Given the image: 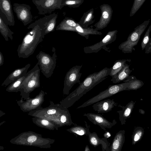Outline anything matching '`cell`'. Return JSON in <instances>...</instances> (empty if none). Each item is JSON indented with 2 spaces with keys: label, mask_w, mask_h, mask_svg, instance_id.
<instances>
[{
  "label": "cell",
  "mask_w": 151,
  "mask_h": 151,
  "mask_svg": "<svg viewBox=\"0 0 151 151\" xmlns=\"http://www.w3.org/2000/svg\"><path fill=\"white\" fill-rule=\"evenodd\" d=\"M45 25L41 18L30 24L27 29H31L19 45L17 51L19 58H27L34 53L38 44L45 37Z\"/></svg>",
  "instance_id": "cell-1"
},
{
  "label": "cell",
  "mask_w": 151,
  "mask_h": 151,
  "mask_svg": "<svg viewBox=\"0 0 151 151\" xmlns=\"http://www.w3.org/2000/svg\"><path fill=\"white\" fill-rule=\"evenodd\" d=\"M110 70L111 68L105 67L99 72L89 75L76 89L60 102L61 105L67 109L72 106L83 95L107 78Z\"/></svg>",
  "instance_id": "cell-2"
},
{
  "label": "cell",
  "mask_w": 151,
  "mask_h": 151,
  "mask_svg": "<svg viewBox=\"0 0 151 151\" xmlns=\"http://www.w3.org/2000/svg\"><path fill=\"white\" fill-rule=\"evenodd\" d=\"M150 22V19L144 21L135 27L128 36L127 40L119 45L118 48L124 53H132L135 50L134 47L137 45L142 35Z\"/></svg>",
  "instance_id": "cell-3"
},
{
  "label": "cell",
  "mask_w": 151,
  "mask_h": 151,
  "mask_svg": "<svg viewBox=\"0 0 151 151\" xmlns=\"http://www.w3.org/2000/svg\"><path fill=\"white\" fill-rule=\"evenodd\" d=\"M52 51V56L42 51H40L36 56L41 72L46 78L52 76L56 65L57 56L53 47Z\"/></svg>",
  "instance_id": "cell-4"
},
{
  "label": "cell",
  "mask_w": 151,
  "mask_h": 151,
  "mask_svg": "<svg viewBox=\"0 0 151 151\" xmlns=\"http://www.w3.org/2000/svg\"><path fill=\"white\" fill-rule=\"evenodd\" d=\"M129 85V82H124L120 84L109 85L106 89L89 99L81 105L78 106L77 109H80L88 106L121 91H125Z\"/></svg>",
  "instance_id": "cell-5"
},
{
  "label": "cell",
  "mask_w": 151,
  "mask_h": 151,
  "mask_svg": "<svg viewBox=\"0 0 151 151\" xmlns=\"http://www.w3.org/2000/svg\"><path fill=\"white\" fill-rule=\"evenodd\" d=\"M40 70L37 63L31 70L26 73L25 78L18 91L28 93L40 87Z\"/></svg>",
  "instance_id": "cell-6"
},
{
  "label": "cell",
  "mask_w": 151,
  "mask_h": 151,
  "mask_svg": "<svg viewBox=\"0 0 151 151\" xmlns=\"http://www.w3.org/2000/svg\"><path fill=\"white\" fill-rule=\"evenodd\" d=\"M117 30H115L108 32L105 37L99 42L91 46L85 47L83 48L84 53L86 54L97 53L101 49H104L110 52L109 48L106 46L115 41L116 38Z\"/></svg>",
  "instance_id": "cell-7"
},
{
  "label": "cell",
  "mask_w": 151,
  "mask_h": 151,
  "mask_svg": "<svg viewBox=\"0 0 151 151\" xmlns=\"http://www.w3.org/2000/svg\"><path fill=\"white\" fill-rule=\"evenodd\" d=\"M82 65H76L71 68L67 72L64 81L63 94L68 95L73 86L77 83L81 82L80 79L82 75L80 72Z\"/></svg>",
  "instance_id": "cell-8"
},
{
  "label": "cell",
  "mask_w": 151,
  "mask_h": 151,
  "mask_svg": "<svg viewBox=\"0 0 151 151\" xmlns=\"http://www.w3.org/2000/svg\"><path fill=\"white\" fill-rule=\"evenodd\" d=\"M38 11V14H51L56 9H61L63 7L61 0H32Z\"/></svg>",
  "instance_id": "cell-9"
},
{
  "label": "cell",
  "mask_w": 151,
  "mask_h": 151,
  "mask_svg": "<svg viewBox=\"0 0 151 151\" xmlns=\"http://www.w3.org/2000/svg\"><path fill=\"white\" fill-rule=\"evenodd\" d=\"M13 10L16 14L18 19L22 22L25 26L32 21V16L31 11V7L28 4L14 3Z\"/></svg>",
  "instance_id": "cell-10"
},
{
  "label": "cell",
  "mask_w": 151,
  "mask_h": 151,
  "mask_svg": "<svg viewBox=\"0 0 151 151\" xmlns=\"http://www.w3.org/2000/svg\"><path fill=\"white\" fill-rule=\"evenodd\" d=\"M0 16L8 25H14V17L10 0H0Z\"/></svg>",
  "instance_id": "cell-11"
},
{
  "label": "cell",
  "mask_w": 151,
  "mask_h": 151,
  "mask_svg": "<svg viewBox=\"0 0 151 151\" xmlns=\"http://www.w3.org/2000/svg\"><path fill=\"white\" fill-rule=\"evenodd\" d=\"M83 115L93 124L99 126L104 131L106 130V128L110 129L117 123L115 119H114L112 122H110L102 115L98 114L87 113L84 114Z\"/></svg>",
  "instance_id": "cell-12"
},
{
  "label": "cell",
  "mask_w": 151,
  "mask_h": 151,
  "mask_svg": "<svg viewBox=\"0 0 151 151\" xmlns=\"http://www.w3.org/2000/svg\"><path fill=\"white\" fill-rule=\"evenodd\" d=\"M117 105L114 99H108L94 103L92 106L93 109L98 113H106L111 111Z\"/></svg>",
  "instance_id": "cell-13"
},
{
  "label": "cell",
  "mask_w": 151,
  "mask_h": 151,
  "mask_svg": "<svg viewBox=\"0 0 151 151\" xmlns=\"http://www.w3.org/2000/svg\"><path fill=\"white\" fill-rule=\"evenodd\" d=\"M88 136L89 143L93 147H96L101 145L102 151H109V144L107 139L100 138L95 132H90Z\"/></svg>",
  "instance_id": "cell-14"
},
{
  "label": "cell",
  "mask_w": 151,
  "mask_h": 151,
  "mask_svg": "<svg viewBox=\"0 0 151 151\" xmlns=\"http://www.w3.org/2000/svg\"><path fill=\"white\" fill-rule=\"evenodd\" d=\"M135 103V102L131 101L125 106L120 105L118 106L122 109V110L117 111L119 114V120L122 125L125 124L127 119L130 117Z\"/></svg>",
  "instance_id": "cell-15"
},
{
  "label": "cell",
  "mask_w": 151,
  "mask_h": 151,
  "mask_svg": "<svg viewBox=\"0 0 151 151\" xmlns=\"http://www.w3.org/2000/svg\"><path fill=\"white\" fill-rule=\"evenodd\" d=\"M30 66V64H28L23 67L15 69L8 76L2 84L1 86H7L27 73Z\"/></svg>",
  "instance_id": "cell-16"
},
{
  "label": "cell",
  "mask_w": 151,
  "mask_h": 151,
  "mask_svg": "<svg viewBox=\"0 0 151 151\" xmlns=\"http://www.w3.org/2000/svg\"><path fill=\"white\" fill-rule=\"evenodd\" d=\"M125 131L121 130L114 136L109 147V151H121L125 142Z\"/></svg>",
  "instance_id": "cell-17"
},
{
  "label": "cell",
  "mask_w": 151,
  "mask_h": 151,
  "mask_svg": "<svg viewBox=\"0 0 151 151\" xmlns=\"http://www.w3.org/2000/svg\"><path fill=\"white\" fill-rule=\"evenodd\" d=\"M129 66L126 63L117 74L112 77L111 81L114 83H116L125 80L132 71L130 69Z\"/></svg>",
  "instance_id": "cell-18"
},
{
  "label": "cell",
  "mask_w": 151,
  "mask_h": 151,
  "mask_svg": "<svg viewBox=\"0 0 151 151\" xmlns=\"http://www.w3.org/2000/svg\"><path fill=\"white\" fill-rule=\"evenodd\" d=\"M58 14L55 13L45 16L42 18L45 25V35L54 31L56 26Z\"/></svg>",
  "instance_id": "cell-19"
},
{
  "label": "cell",
  "mask_w": 151,
  "mask_h": 151,
  "mask_svg": "<svg viewBox=\"0 0 151 151\" xmlns=\"http://www.w3.org/2000/svg\"><path fill=\"white\" fill-rule=\"evenodd\" d=\"M78 24L72 19L65 17L56 27V30L76 32V28Z\"/></svg>",
  "instance_id": "cell-20"
},
{
  "label": "cell",
  "mask_w": 151,
  "mask_h": 151,
  "mask_svg": "<svg viewBox=\"0 0 151 151\" xmlns=\"http://www.w3.org/2000/svg\"><path fill=\"white\" fill-rule=\"evenodd\" d=\"M84 122L85 127L76 124L67 129L66 130L70 133L73 134L76 137L79 136H88L90 132V126L88 125L86 121H85Z\"/></svg>",
  "instance_id": "cell-21"
},
{
  "label": "cell",
  "mask_w": 151,
  "mask_h": 151,
  "mask_svg": "<svg viewBox=\"0 0 151 151\" xmlns=\"http://www.w3.org/2000/svg\"><path fill=\"white\" fill-rule=\"evenodd\" d=\"M76 32L78 35L88 39L90 35H101L102 33L101 32L90 27L84 28L79 24L76 28Z\"/></svg>",
  "instance_id": "cell-22"
},
{
  "label": "cell",
  "mask_w": 151,
  "mask_h": 151,
  "mask_svg": "<svg viewBox=\"0 0 151 151\" xmlns=\"http://www.w3.org/2000/svg\"><path fill=\"white\" fill-rule=\"evenodd\" d=\"M123 82L129 83V85L126 88L125 91L137 90L141 88L144 85V83L142 81L137 79L133 76H129Z\"/></svg>",
  "instance_id": "cell-23"
},
{
  "label": "cell",
  "mask_w": 151,
  "mask_h": 151,
  "mask_svg": "<svg viewBox=\"0 0 151 151\" xmlns=\"http://www.w3.org/2000/svg\"><path fill=\"white\" fill-rule=\"evenodd\" d=\"M102 10L103 11L100 20L94 25L96 27L95 29L97 30L102 29L106 27L110 21L111 16L110 12L107 11V10Z\"/></svg>",
  "instance_id": "cell-24"
},
{
  "label": "cell",
  "mask_w": 151,
  "mask_h": 151,
  "mask_svg": "<svg viewBox=\"0 0 151 151\" xmlns=\"http://www.w3.org/2000/svg\"><path fill=\"white\" fill-rule=\"evenodd\" d=\"M0 32L6 41H8L9 37L11 40H13L12 35L14 34V32L10 30L8 27V25L4 22L0 16Z\"/></svg>",
  "instance_id": "cell-25"
},
{
  "label": "cell",
  "mask_w": 151,
  "mask_h": 151,
  "mask_svg": "<svg viewBox=\"0 0 151 151\" xmlns=\"http://www.w3.org/2000/svg\"><path fill=\"white\" fill-rule=\"evenodd\" d=\"M130 60L128 59L116 60L111 68L109 75L112 77L116 75L122 68L127 62H130Z\"/></svg>",
  "instance_id": "cell-26"
},
{
  "label": "cell",
  "mask_w": 151,
  "mask_h": 151,
  "mask_svg": "<svg viewBox=\"0 0 151 151\" xmlns=\"http://www.w3.org/2000/svg\"><path fill=\"white\" fill-rule=\"evenodd\" d=\"M144 133V129L142 127H135L132 136V144L135 145L139 142L142 137Z\"/></svg>",
  "instance_id": "cell-27"
},
{
  "label": "cell",
  "mask_w": 151,
  "mask_h": 151,
  "mask_svg": "<svg viewBox=\"0 0 151 151\" xmlns=\"http://www.w3.org/2000/svg\"><path fill=\"white\" fill-rule=\"evenodd\" d=\"M26 73L22 75L15 81L11 83L8 87L6 90L9 92H17L24 80Z\"/></svg>",
  "instance_id": "cell-28"
},
{
  "label": "cell",
  "mask_w": 151,
  "mask_h": 151,
  "mask_svg": "<svg viewBox=\"0 0 151 151\" xmlns=\"http://www.w3.org/2000/svg\"><path fill=\"white\" fill-rule=\"evenodd\" d=\"M93 9L86 13L84 17H83L81 19L78 24L83 27L86 28L88 26L93 22L91 20L93 18Z\"/></svg>",
  "instance_id": "cell-29"
},
{
  "label": "cell",
  "mask_w": 151,
  "mask_h": 151,
  "mask_svg": "<svg viewBox=\"0 0 151 151\" xmlns=\"http://www.w3.org/2000/svg\"><path fill=\"white\" fill-rule=\"evenodd\" d=\"M146 0H134L130 13V17L133 16L137 12Z\"/></svg>",
  "instance_id": "cell-30"
},
{
  "label": "cell",
  "mask_w": 151,
  "mask_h": 151,
  "mask_svg": "<svg viewBox=\"0 0 151 151\" xmlns=\"http://www.w3.org/2000/svg\"><path fill=\"white\" fill-rule=\"evenodd\" d=\"M151 31V24L146 31L142 41L141 46L142 50L145 49V47L149 40L150 39V33Z\"/></svg>",
  "instance_id": "cell-31"
},
{
  "label": "cell",
  "mask_w": 151,
  "mask_h": 151,
  "mask_svg": "<svg viewBox=\"0 0 151 151\" xmlns=\"http://www.w3.org/2000/svg\"><path fill=\"white\" fill-rule=\"evenodd\" d=\"M145 52L146 53H151V37L150 38L149 40L147 45L145 48Z\"/></svg>",
  "instance_id": "cell-32"
},
{
  "label": "cell",
  "mask_w": 151,
  "mask_h": 151,
  "mask_svg": "<svg viewBox=\"0 0 151 151\" xmlns=\"http://www.w3.org/2000/svg\"><path fill=\"white\" fill-rule=\"evenodd\" d=\"M37 139V137L35 135L29 136L27 139V141L29 143H32L35 142Z\"/></svg>",
  "instance_id": "cell-33"
},
{
  "label": "cell",
  "mask_w": 151,
  "mask_h": 151,
  "mask_svg": "<svg viewBox=\"0 0 151 151\" xmlns=\"http://www.w3.org/2000/svg\"><path fill=\"white\" fill-rule=\"evenodd\" d=\"M4 62V57L2 53L0 52V66L3 65Z\"/></svg>",
  "instance_id": "cell-34"
},
{
  "label": "cell",
  "mask_w": 151,
  "mask_h": 151,
  "mask_svg": "<svg viewBox=\"0 0 151 151\" xmlns=\"http://www.w3.org/2000/svg\"><path fill=\"white\" fill-rule=\"evenodd\" d=\"M41 123L42 125L44 126H47L49 125L50 122L47 120L42 119L41 121Z\"/></svg>",
  "instance_id": "cell-35"
},
{
  "label": "cell",
  "mask_w": 151,
  "mask_h": 151,
  "mask_svg": "<svg viewBox=\"0 0 151 151\" xmlns=\"http://www.w3.org/2000/svg\"><path fill=\"white\" fill-rule=\"evenodd\" d=\"M110 133L108 131H106L104 133V137L107 139L111 136Z\"/></svg>",
  "instance_id": "cell-36"
},
{
  "label": "cell",
  "mask_w": 151,
  "mask_h": 151,
  "mask_svg": "<svg viewBox=\"0 0 151 151\" xmlns=\"http://www.w3.org/2000/svg\"><path fill=\"white\" fill-rule=\"evenodd\" d=\"M56 111L54 109H49L47 111V114H55Z\"/></svg>",
  "instance_id": "cell-37"
},
{
  "label": "cell",
  "mask_w": 151,
  "mask_h": 151,
  "mask_svg": "<svg viewBox=\"0 0 151 151\" xmlns=\"http://www.w3.org/2000/svg\"><path fill=\"white\" fill-rule=\"evenodd\" d=\"M84 151H90V150L88 146V145H87L86 146L85 149L84 150Z\"/></svg>",
  "instance_id": "cell-38"
},
{
  "label": "cell",
  "mask_w": 151,
  "mask_h": 151,
  "mask_svg": "<svg viewBox=\"0 0 151 151\" xmlns=\"http://www.w3.org/2000/svg\"><path fill=\"white\" fill-rule=\"evenodd\" d=\"M139 112L142 114H145V111L141 109H139Z\"/></svg>",
  "instance_id": "cell-39"
}]
</instances>
